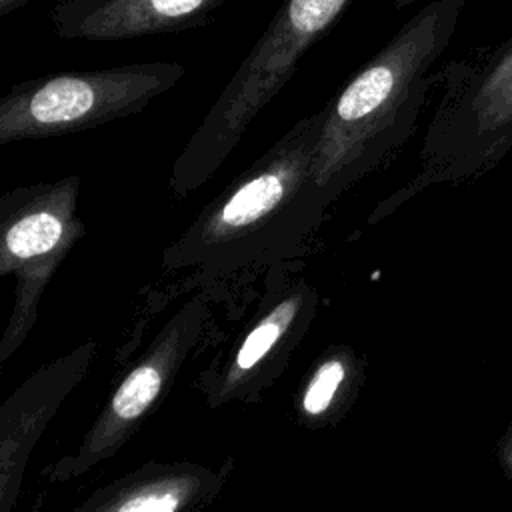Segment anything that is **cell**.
Here are the masks:
<instances>
[{
	"label": "cell",
	"instance_id": "8",
	"mask_svg": "<svg viewBox=\"0 0 512 512\" xmlns=\"http://www.w3.org/2000/svg\"><path fill=\"white\" fill-rule=\"evenodd\" d=\"M166 356L168 352H158L150 360L138 364L122 380L108 404V412L100 418L94 434L90 436V442L82 452L84 458H90V462L102 458L106 448L112 446V440L120 438L148 412V408L158 398L170 370Z\"/></svg>",
	"mask_w": 512,
	"mask_h": 512
},
{
	"label": "cell",
	"instance_id": "4",
	"mask_svg": "<svg viewBox=\"0 0 512 512\" xmlns=\"http://www.w3.org/2000/svg\"><path fill=\"white\" fill-rule=\"evenodd\" d=\"M324 106L300 118L280 140L240 172L184 236L192 248H238L296 236L320 220L332 202L314 174Z\"/></svg>",
	"mask_w": 512,
	"mask_h": 512
},
{
	"label": "cell",
	"instance_id": "6",
	"mask_svg": "<svg viewBox=\"0 0 512 512\" xmlns=\"http://www.w3.org/2000/svg\"><path fill=\"white\" fill-rule=\"evenodd\" d=\"M226 0H56L48 12L64 40L112 42L208 26Z\"/></svg>",
	"mask_w": 512,
	"mask_h": 512
},
{
	"label": "cell",
	"instance_id": "10",
	"mask_svg": "<svg viewBox=\"0 0 512 512\" xmlns=\"http://www.w3.org/2000/svg\"><path fill=\"white\" fill-rule=\"evenodd\" d=\"M294 314H296V302L286 300L280 306H276L272 314L262 318L256 324V328L248 332L242 346L238 348L234 356V368L238 372H250L252 368H256L272 352V348L282 340L284 330L292 322Z\"/></svg>",
	"mask_w": 512,
	"mask_h": 512
},
{
	"label": "cell",
	"instance_id": "2",
	"mask_svg": "<svg viewBox=\"0 0 512 512\" xmlns=\"http://www.w3.org/2000/svg\"><path fill=\"white\" fill-rule=\"evenodd\" d=\"M436 88L420 170L394 202L434 184L476 182L512 152V36L448 60Z\"/></svg>",
	"mask_w": 512,
	"mask_h": 512
},
{
	"label": "cell",
	"instance_id": "1",
	"mask_svg": "<svg viewBox=\"0 0 512 512\" xmlns=\"http://www.w3.org/2000/svg\"><path fill=\"white\" fill-rule=\"evenodd\" d=\"M466 0H428L324 104L314 174L330 200L414 136Z\"/></svg>",
	"mask_w": 512,
	"mask_h": 512
},
{
	"label": "cell",
	"instance_id": "3",
	"mask_svg": "<svg viewBox=\"0 0 512 512\" xmlns=\"http://www.w3.org/2000/svg\"><path fill=\"white\" fill-rule=\"evenodd\" d=\"M354 0H284L178 154L170 188L186 196L230 156L254 118L292 78L300 58Z\"/></svg>",
	"mask_w": 512,
	"mask_h": 512
},
{
	"label": "cell",
	"instance_id": "13",
	"mask_svg": "<svg viewBox=\"0 0 512 512\" xmlns=\"http://www.w3.org/2000/svg\"><path fill=\"white\" fill-rule=\"evenodd\" d=\"M30 2H34V0H0V18L10 16L12 12L24 8Z\"/></svg>",
	"mask_w": 512,
	"mask_h": 512
},
{
	"label": "cell",
	"instance_id": "7",
	"mask_svg": "<svg viewBox=\"0 0 512 512\" xmlns=\"http://www.w3.org/2000/svg\"><path fill=\"white\" fill-rule=\"evenodd\" d=\"M78 192V176L8 192L0 202L4 260L18 264L40 260L78 236L82 230L76 218Z\"/></svg>",
	"mask_w": 512,
	"mask_h": 512
},
{
	"label": "cell",
	"instance_id": "14",
	"mask_svg": "<svg viewBox=\"0 0 512 512\" xmlns=\"http://www.w3.org/2000/svg\"><path fill=\"white\" fill-rule=\"evenodd\" d=\"M416 2H420V0H394V8H396V10H402V8L412 6V4H416Z\"/></svg>",
	"mask_w": 512,
	"mask_h": 512
},
{
	"label": "cell",
	"instance_id": "11",
	"mask_svg": "<svg viewBox=\"0 0 512 512\" xmlns=\"http://www.w3.org/2000/svg\"><path fill=\"white\" fill-rule=\"evenodd\" d=\"M344 378H346V368H344L342 360L330 358V360L322 362L316 368V372L312 374L310 382L306 384V390L302 396L304 414H308V416L324 414L330 408Z\"/></svg>",
	"mask_w": 512,
	"mask_h": 512
},
{
	"label": "cell",
	"instance_id": "5",
	"mask_svg": "<svg viewBox=\"0 0 512 512\" xmlns=\"http://www.w3.org/2000/svg\"><path fill=\"white\" fill-rule=\"evenodd\" d=\"M184 74L178 62H132L22 80L0 98V144L76 134L140 114Z\"/></svg>",
	"mask_w": 512,
	"mask_h": 512
},
{
	"label": "cell",
	"instance_id": "9",
	"mask_svg": "<svg viewBox=\"0 0 512 512\" xmlns=\"http://www.w3.org/2000/svg\"><path fill=\"white\" fill-rule=\"evenodd\" d=\"M194 482L186 476L150 478L142 484L120 490L114 502L100 512H180L192 496Z\"/></svg>",
	"mask_w": 512,
	"mask_h": 512
},
{
	"label": "cell",
	"instance_id": "12",
	"mask_svg": "<svg viewBox=\"0 0 512 512\" xmlns=\"http://www.w3.org/2000/svg\"><path fill=\"white\" fill-rule=\"evenodd\" d=\"M496 460L502 474L512 480V420L496 444Z\"/></svg>",
	"mask_w": 512,
	"mask_h": 512
}]
</instances>
